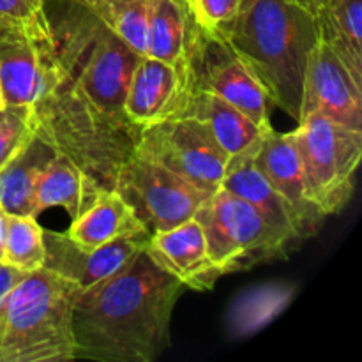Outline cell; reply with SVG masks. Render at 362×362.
Segmentation results:
<instances>
[{
  "mask_svg": "<svg viewBox=\"0 0 362 362\" xmlns=\"http://www.w3.org/2000/svg\"><path fill=\"white\" fill-rule=\"evenodd\" d=\"M184 285L147 250L78 296L73 329L76 359L152 362L170 346L173 308Z\"/></svg>",
  "mask_w": 362,
  "mask_h": 362,
  "instance_id": "6da1fadb",
  "label": "cell"
},
{
  "mask_svg": "<svg viewBox=\"0 0 362 362\" xmlns=\"http://www.w3.org/2000/svg\"><path fill=\"white\" fill-rule=\"evenodd\" d=\"M221 32L267 101L299 122L308 60L318 42L315 14L296 0H240Z\"/></svg>",
  "mask_w": 362,
  "mask_h": 362,
  "instance_id": "7a4b0ae2",
  "label": "cell"
},
{
  "mask_svg": "<svg viewBox=\"0 0 362 362\" xmlns=\"http://www.w3.org/2000/svg\"><path fill=\"white\" fill-rule=\"evenodd\" d=\"M34 110L37 136L71 159L95 186L115 189L120 168L136 151L140 127L103 110L66 76Z\"/></svg>",
  "mask_w": 362,
  "mask_h": 362,
  "instance_id": "3957f363",
  "label": "cell"
},
{
  "mask_svg": "<svg viewBox=\"0 0 362 362\" xmlns=\"http://www.w3.org/2000/svg\"><path fill=\"white\" fill-rule=\"evenodd\" d=\"M42 9L66 80L103 110L126 117L124 98L140 55L81 0H48Z\"/></svg>",
  "mask_w": 362,
  "mask_h": 362,
  "instance_id": "277c9868",
  "label": "cell"
},
{
  "mask_svg": "<svg viewBox=\"0 0 362 362\" xmlns=\"http://www.w3.org/2000/svg\"><path fill=\"white\" fill-rule=\"evenodd\" d=\"M80 290L41 267L27 272L7 303L0 362H66L76 359L73 313Z\"/></svg>",
  "mask_w": 362,
  "mask_h": 362,
  "instance_id": "5b68a950",
  "label": "cell"
},
{
  "mask_svg": "<svg viewBox=\"0 0 362 362\" xmlns=\"http://www.w3.org/2000/svg\"><path fill=\"white\" fill-rule=\"evenodd\" d=\"M202 225L209 257L223 276L286 258L296 240L279 232L243 198L221 189L194 214Z\"/></svg>",
  "mask_w": 362,
  "mask_h": 362,
  "instance_id": "8992f818",
  "label": "cell"
},
{
  "mask_svg": "<svg viewBox=\"0 0 362 362\" xmlns=\"http://www.w3.org/2000/svg\"><path fill=\"white\" fill-rule=\"evenodd\" d=\"M303 166L306 198L327 218L345 209L356 187L362 131L313 113L292 131Z\"/></svg>",
  "mask_w": 362,
  "mask_h": 362,
  "instance_id": "52a82bcc",
  "label": "cell"
},
{
  "mask_svg": "<svg viewBox=\"0 0 362 362\" xmlns=\"http://www.w3.org/2000/svg\"><path fill=\"white\" fill-rule=\"evenodd\" d=\"M134 154L158 163L209 194L219 189L230 159L211 129L191 117L141 127Z\"/></svg>",
  "mask_w": 362,
  "mask_h": 362,
  "instance_id": "ba28073f",
  "label": "cell"
},
{
  "mask_svg": "<svg viewBox=\"0 0 362 362\" xmlns=\"http://www.w3.org/2000/svg\"><path fill=\"white\" fill-rule=\"evenodd\" d=\"M62 78L45 9L42 16L32 23L0 25V88L4 105H35Z\"/></svg>",
  "mask_w": 362,
  "mask_h": 362,
  "instance_id": "9c48e42d",
  "label": "cell"
},
{
  "mask_svg": "<svg viewBox=\"0 0 362 362\" xmlns=\"http://www.w3.org/2000/svg\"><path fill=\"white\" fill-rule=\"evenodd\" d=\"M115 191L151 233L194 218L211 194L161 165L133 154L120 168Z\"/></svg>",
  "mask_w": 362,
  "mask_h": 362,
  "instance_id": "30bf717a",
  "label": "cell"
},
{
  "mask_svg": "<svg viewBox=\"0 0 362 362\" xmlns=\"http://www.w3.org/2000/svg\"><path fill=\"white\" fill-rule=\"evenodd\" d=\"M186 64L191 90L212 92L246 113L258 126H271L264 90L223 32L209 30L200 25Z\"/></svg>",
  "mask_w": 362,
  "mask_h": 362,
  "instance_id": "8fae6325",
  "label": "cell"
},
{
  "mask_svg": "<svg viewBox=\"0 0 362 362\" xmlns=\"http://www.w3.org/2000/svg\"><path fill=\"white\" fill-rule=\"evenodd\" d=\"M191 94L187 64L138 57L124 98V115L141 127L179 119Z\"/></svg>",
  "mask_w": 362,
  "mask_h": 362,
  "instance_id": "7c38bea8",
  "label": "cell"
},
{
  "mask_svg": "<svg viewBox=\"0 0 362 362\" xmlns=\"http://www.w3.org/2000/svg\"><path fill=\"white\" fill-rule=\"evenodd\" d=\"M42 239L46 251L42 267L74 283L81 293L115 274L136 255L147 250L151 233L120 237L94 250L81 247L67 233L42 230Z\"/></svg>",
  "mask_w": 362,
  "mask_h": 362,
  "instance_id": "4fadbf2b",
  "label": "cell"
},
{
  "mask_svg": "<svg viewBox=\"0 0 362 362\" xmlns=\"http://www.w3.org/2000/svg\"><path fill=\"white\" fill-rule=\"evenodd\" d=\"M313 113L362 131V87L334 52L320 41L308 60L300 119Z\"/></svg>",
  "mask_w": 362,
  "mask_h": 362,
  "instance_id": "5bb4252c",
  "label": "cell"
},
{
  "mask_svg": "<svg viewBox=\"0 0 362 362\" xmlns=\"http://www.w3.org/2000/svg\"><path fill=\"white\" fill-rule=\"evenodd\" d=\"M258 166L272 189L292 207L304 239L315 235L325 216L306 198L299 152L292 133H278L267 127L255 152Z\"/></svg>",
  "mask_w": 362,
  "mask_h": 362,
  "instance_id": "9a60e30c",
  "label": "cell"
},
{
  "mask_svg": "<svg viewBox=\"0 0 362 362\" xmlns=\"http://www.w3.org/2000/svg\"><path fill=\"white\" fill-rule=\"evenodd\" d=\"M147 253L184 288L194 292H209L223 276L209 257L204 228L194 218L165 232L151 233Z\"/></svg>",
  "mask_w": 362,
  "mask_h": 362,
  "instance_id": "2e32d148",
  "label": "cell"
},
{
  "mask_svg": "<svg viewBox=\"0 0 362 362\" xmlns=\"http://www.w3.org/2000/svg\"><path fill=\"white\" fill-rule=\"evenodd\" d=\"M257 147L240 152L237 156H232L228 159V165H226L225 175H223L221 186L219 187L246 200L269 223H272L279 232H283L292 240L299 243L304 237L292 207L272 189V186L267 182L264 173L255 165Z\"/></svg>",
  "mask_w": 362,
  "mask_h": 362,
  "instance_id": "e0dca14e",
  "label": "cell"
},
{
  "mask_svg": "<svg viewBox=\"0 0 362 362\" xmlns=\"http://www.w3.org/2000/svg\"><path fill=\"white\" fill-rule=\"evenodd\" d=\"M67 235L85 250H94L106 243L151 233L136 218L133 209L115 189H99L90 204L71 219Z\"/></svg>",
  "mask_w": 362,
  "mask_h": 362,
  "instance_id": "ac0fdd59",
  "label": "cell"
},
{
  "mask_svg": "<svg viewBox=\"0 0 362 362\" xmlns=\"http://www.w3.org/2000/svg\"><path fill=\"white\" fill-rule=\"evenodd\" d=\"M180 117H191L204 122L230 158L257 147L267 127H271L258 126L239 108L205 90H191Z\"/></svg>",
  "mask_w": 362,
  "mask_h": 362,
  "instance_id": "d6986e66",
  "label": "cell"
},
{
  "mask_svg": "<svg viewBox=\"0 0 362 362\" xmlns=\"http://www.w3.org/2000/svg\"><path fill=\"white\" fill-rule=\"evenodd\" d=\"M200 23L187 0H151L147 55L165 62H184Z\"/></svg>",
  "mask_w": 362,
  "mask_h": 362,
  "instance_id": "ffe728a7",
  "label": "cell"
},
{
  "mask_svg": "<svg viewBox=\"0 0 362 362\" xmlns=\"http://www.w3.org/2000/svg\"><path fill=\"white\" fill-rule=\"evenodd\" d=\"M99 189L103 187L95 186L71 159L57 152L37 177L32 216L37 218L46 209L62 207L74 219Z\"/></svg>",
  "mask_w": 362,
  "mask_h": 362,
  "instance_id": "44dd1931",
  "label": "cell"
},
{
  "mask_svg": "<svg viewBox=\"0 0 362 362\" xmlns=\"http://www.w3.org/2000/svg\"><path fill=\"white\" fill-rule=\"evenodd\" d=\"M297 296L292 281H269L244 290L233 299L226 313V331L232 339L257 334L276 320Z\"/></svg>",
  "mask_w": 362,
  "mask_h": 362,
  "instance_id": "7402d4cb",
  "label": "cell"
},
{
  "mask_svg": "<svg viewBox=\"0 0 362 362\" xmlns=\"http://www.w3.org/2000/svg\"><path fill=\"white\" fill-rule=\"evenodd\" d=\"M315 18L318 41L334 52L362 87V0H327Z\"/></svg>",
  "mask_w": 362,
  "mask_h": 362,
  "instance_id": "603a6c76",
  "label": "cell"
},
{
  "mask_svg": "<svg viewBox=\"0 0 362 362\" xmlns=\"http://www.w3.org/2000/svg\"><path fill=\"white\" fill-rule=\"evenodd\" d=\"M55 154V148L35 134L30 144L0 168V209L4 212L32 216L37 177Z\"/></svg>",
  "mask_w": 362,
  "mask_h": 362,
  "instance_id": "cb8c5ba5",
  "label": "cell"
},
{
  "mask_svg": "<svg viewBox=\"0 0 362 362\" xmlns=\"http://www.w3.org/2000/svg\"><path fill=\"white\" fill-rule=\"evenodd\" d=\"M106 27L138 55H147V21L151 0H81Z\"/></svg>",
  "mask_w": 362,
  "mask_h": 362,
  "instance_id": "d4e9b609",
  "label": "cell"
},
{
  "mask_svg": "<svg viewBox=\"0 0 362 362\" xmlns=\"http://www.w3.org/2000/svg\"><path fill=\"white\" fill-rule=\"evenodd\" d=\"M42 226L34 216H16L6 212V239L2 264L23 272L37 271L45 265V239Z\"/></svg>",
  "mask_w": 362,
  "mask_h": 362,
  "instance_id": "484cf974",
  "label": "cell"
},
{
  "mask_svg": "<svg viewBox=\"0 0 362 362\" xmlns=\"http://www.w3.org/2000/svg\"><path fill=\"white\" fill-rule=\"evenodd\" d=\"M37 131L34 105L0 106V168L32 141Z\"/></svg>",
  "mask_w": 362,
  "mask_h": 362,
  "instance_id": "4316f807",
  "label": "cell"
},
{
  "mask_svg": "<svg viewBox=\"0 0 362 362\" xmlns=\"http://www.w3.org/2000/svg\"><path fill=\"white\" fill-rule=\"evenodd\" d=\"M187 2L202 27L221 32L235 16L240 0H187Z\"/></svg>",
  "mask_w": 362,
  "mask_h": 362,
  "instance_id": "83f0119b",
  "label": "cell"
},
{
  "mask_svg": "<svg viewBox=\"0 0 362 362\" xmlns=\"http://www.w3.org/2000/svg\"><path fill=\"white\" fill-rule=\"evenodd\" d=\"M42 16V9H34L27 0H0V25L32 23Z\"/></svg>",
  "mask_w": 362,
  "mask_h": 362,
  "instance_id": "f1b7e54d",
  "label": "cell"
},
{
  "mask_svg": "<svg viewBox=\"0 0 362 362\" xmlns=\"http://www.w3.org/2000/svg\"><path fill=\"white\" fill-rule=\"evenodd\" d=\"M25 274H27V272L0 262V339H2L4 327H6V315L9 297L11 293H13L14 286L21 281V278H23Z\"/></svg>",
  "mask_w": 362,
  "mask_h": 362,
  "instance_id": "f546056e",
  "label": "cell"
},
{
  "mask_svg": "<svg viewBox=\"0 0 362 362\" xmlns=\"http://www.w3.org/2000/svg\"><path fill=\"white\" fill-rule=\"evenodd\" d=\"M296 2L300 4V6H303L304 9L310 11V13L317 14L318 9H320V7L324 6V4L327 2V0H296Z\"/></svg>",
  "mask_w": 362,
  "mask_h": 362,
  "instance_id": "4dcf8cb0",
  "label": "cell"
},
{
  "mask_svg": "<svg viewBox=\"0 0 362 362\" xmlns=\"http://www.w3.org/2000/svg\"><path fill=\"white\" fill-rule=\"evenodd\" d=\"M4 239H6V212L0 209V260H2Z\"/></svg>",
  "mask_w": 362,
  "mask_h": 362,
  "instance_id": "1f68e13d",
  "label": "cell"
},
{
  "mask_svg": "<svg viewBox=\"0 0 362 362\" xmlns=\"http://www.w3.org/2000/svg\"><path fill=\"white\" fill-rule=\"evenodd\" d=\"M27 2L30 4L34 9H42V7H45V4L48 2V0H27Z\"/></svg>",
  "mask_w": 362,
  "mask_h": 362,
  "instance_id": "d6a6232c",
  "label": "cell"
},
{
  "mask_svg": "<svg viewBox=\"0 0 362 362\" xmlns=\"http://www.w3.org/2000/svg\"><path fill=\"white\" fill-rule=\"evenodd\" d=\"M0 106H4V98H2V88H0Z\"/></svg>",
  "mask_w": 362,
  "mask_h": 362,
  "instance_id": "836d02e7",
  "label": "cell"
}]
</instances>
